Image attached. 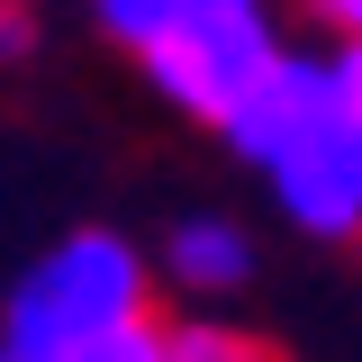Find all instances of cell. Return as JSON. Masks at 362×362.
I'll list each match as a JSON object with an SVG mask.
<instances>
[{
    "label": "cell",
    "mask_w": 362,
    "mask_h": 362,
    "mask_svg": "<svg viewBox=\"0 0 362 362\" xmlns=\"http://www.w3.org/2000/svg\"><path fill=\"white\" fill-rule=\"evenodd\" d=\"M317 28H335V37H362V0H308Z\"/></svg>",
    "instance_id": "9c48e42d"
},
{
    "label": "cell",
    "mask_w": 362,
    "mask_h": 362,
    "mask_svg": "<svg viewBox=\"0 0 362 362\" xmlns=\"http://www.w3.org/2000/svg\"><path fill=\"white\" fill-rule=\"evenodd\" d=\"M326 64H335V90H344V109L362 118V37H335V54H326Z\"/></svg>",
    "instance_id": "ba28073f"
},
{
    "label": "cell",
    "mask_w": 362,
    "mask_h": 362,
    "mask_svg": "<svg viewBox=\"0 0 362 362\" xmlns=\"http://www.w3.org/2000/svg\"><path fill=\"white\" fill-rule=\"evenodd\" d=\"M37 362H173V335L154 317H118V326H82V335L45 344Z\"/></svg>",
    "instance_id": "5b68a950"
},
{
    "label": "cell",
    "mask_w": 362,
    "mask_h": 362,
    "mask_svg": "<svg viewBox=\"0 0 362 362\" xmlns=\"http://www.w3.org/2000/svg\"><path fill=\"white\" fill-rule=\"evenodd\" d=\"M90 9H100V28H109L118 45H136V54H145L154 37H173V28H190V18H218V9H254V0H90Z\"/></svg>",
    "instance_id": "8992f818"
},
{
    "label": "cell",
    "mask_w": 362,
    "mask_h": 362,
    "mask_svg": "<svg viewBox=\"0 0 362 362\" xmlns=\"http://www.w3.org/2000/svg\"><path fill=\"white\" fill-rule=\"evenodd\" d=\"M118 317H145V263L118 235H73L54 245L45 263H28V281L9 290V344L0 362H37L45 344L82 335V326H118Z\"/></svg>",
    "instance_id": "7a4b0ae2"
},
{
    "label": "cell",
    "mask_w": 362,
    "mask_h": 362,
    "mask_svg": "<svg viewBox=\"0 0 362 362\" xmlns=\"http://www.w3.org/2000/svg\"><path fill=\"white\" fill-rule=\"evenodd\" d=\"M173 362H290V354H272L263 335H235L218 317H190V326H173Z\"/></svg>",
    "instance_id": "52a82bcc"
},
{
    "label": "cell",
    "mask_w": 362,
    "mask_h": 362,
    "mask_svg": "<svg viewBox=\"0 0 362 362\" xmlns=\"http://www.w3.org/2000/svg\"><path fill=\"white\" fill-rule=\"evenodd\" d=\"M226 145L272 181V209L299 235H362V118L335 90V64L281 54L226 118Z\"/></svg>",
    "instance_id": "6da1fadb"
},
{
    "label": "cell",
    "mask_w": 362,
    "mask_h": 362,
    "mask_svg": "<svg viewBox=\"0 0 362 362\" xmlns=\"http://www.w3.org/2000/svg\"><path fill=\"white\" fill-rule=\"evenodd\" d=\"M163 263H173V281L190 299H226V290L254 281V245H245V226H226V218H181Z\"/></svg>",
    "instance_id": "277c9868"
},
{
    "label": "cell",
    "mask_w": 362,
    "mask_h": 362,
    "mask_svg": "<svg viewBox=\"0 0 362 362\" xmlns=\"http://www.w3.org/2000/svg\"><path fill=\"white\" fill-rule=\"evenodd\" d=\"M136 64H145V82L163 90L181 118L226 127V118L254 100V82L281 64V37H272L263 0H254V9H218V18H190V28H173V37H154Z\"/></svg>",
    "instance_id": "3957f363"
}]
</instances>
